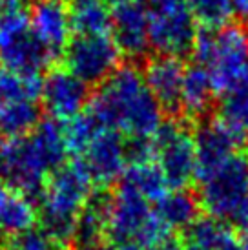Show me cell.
Instances as JSON below:
<instances>
[{
  "instance_id": "e575fe53",
  "label": "cell",
  "mask_w": 248,
  "mask_h": 250,
  "mask_svg": "<svg viewBox=\"0 0 248 250\" xmlns=\"http://www.w3.org/2000/svg\"><path fill=\"white\" fill-rule=\"evenodd\" d=\"M2 175H4V174H2V165H0V177H2Z\"/></svg>"
},
{
  "instance_id": "603a6c76",
  "label": "cell",
  "mask_w": 248,
  "mask_h": 250,
  "mask_svg": "<svg viewBox=\"0 0 248 250\" xmlns=\"http://www.w3.org/2000/svg\"><path fill=\"white\" fill-rule=\"evenodd\" d=\"M71 26L77 35H111V9L101 0H73Z\"/></svg>"
},
{
  "instance_id": "d590c367",
  "label": "cell",
  "mask_w": 248,
  "mask_h": 250,
  "mask_svg": "<svg viewBox=\"0 0 248 250\" xmlns=\"http://www.w3.org/2000/svg\"><path fill=\"white\" fill-rule=\"evenodd\" d=\"M247 152H248V135H247ZM247 155H248V153H247Z\"/></svg>"
},
{
  "instance_id": "e0dca14e",
  "label": "cell",
  "mask_w": 248,
  "mask_h": 250,
  "mask_svg": "<svg viewBox=\"0 0 248 250\" xmlns=\"http://www.w3.org/2000/svg\"><path fill=\"white\" fill-rule=\"evenodd\" d=\"M193 137H195V153H197L195 179L205 177L225 161L230 159L234 153H237V146L241 143V139H237L217 119L201 125Z\"/></svg>"
},
{
  "instance_id": "30bf717a",
  "label": "cell",
  "mask_w": 248,
  "mask_h": 250,
  "mask_svg": "<svg viewBox=\"0 0 248 250\" xmlns=\"http://www.w3.org/2000/svg\"><path fill=\"white\" fill-rule=\"evenodd\" d=\"M121 49L111 35H77L64 49L66 68L88 84H103L119 68Z\"/></svg>"
},
{
  "instance_id": "d4e9b609",
  "label": "cell",
  "mask_w": 248,
  "mask_h": 250,
  "mask_svg": "<svg viewBox=\"0 0 248 250\" xmlns=\"http://www.w3.org/2000/svg\"><path fill=\"white\" fill-rule=\"evenodd\" d=\"M217 121L237 139H247L248 135V91L232 93L219 99Z\"/></svg>"
},
{
  "instance_id": "d6a6232c",
  "label": "cell",
  "mask_w": 248,
  "mask_h": 250,
  "mask_svg": "<svg viewBox=\"0 0 248 250\" xmlns=\"http://www.w3.org/2000/svg\"><path fill=\"white\" fill-rule=\"evenodd\" d=\"M88 250H119L117 247H113V245H95V247H91V249Z\"/></svg>"
},
{
  "instance_id": "4316f807",
  "label": "cell",
  "mask_w": 248,
  "mask_h": 250,
  "mask_svg": "<svg viewBox=\"0 0 248 250\" xmlns=\"http://www.w3.org/2000/svg\"><path fill=\"white\" fill-rule=\"evenodd\" d=\"M4 250H59V243L44 229H31L21 236L7 239Z\"/></svg>"
},
{
  "instance_id": "52a82bcc",
  "label": "cell",
  "mask_w": 248,
  "mask_h": 250,
  "mask_svg": "<svg viewBox=\"0 0 248 250\" xmlns=\"http://www.w3.org/2000/svg\"><path fill=\"white\" fill-rule=\"evenodd\" d=\"M199 183V205L208 215L232 223L248 199V155L234 153Z\"/></svg>"
},
{
  "instance_id": "7a4b0ae2",
  "label": "cell",
  "mask_w": 248,
  "mask_h": 250,
  "mask_svg": "<svg viewBox=\"0 0 248 250\" xmlns=\"http://www.w3.org/2000/svg\"><path fill=\"white\" fill-rule=\"evenodd\" d=\"M68 148L64 125L55 119L41 121L26 135L4 139L0 145L2 174L9 185L26 194L41 192L44 183L57 168L64 165Z\"/></svg>"
},
{
  "instance_id": "44dd1931",
  "label": "cell",
  "mask_w": 248,
  "mask_h": 250,
  "mask_svg": "<svg viewBox=\"0 0 248 250\" xmlns=\"http://www.w3.org/2000/svg\"><path fill=\"white\" fill-rule=\"evenodd\" d=\"M153 207L168 232L188 230L199 217L201 208L199 199L186 188H170Z\"/></svg>"
},
{
  "instance_id": "4dcf8cb0",
  "label": "cell",
  "mask_w": 248,
  "mask_h": 250,
  "mask_svg": "<svg viewBox=\"0 0 248 250\" xmlns=\"http://www.w3.org/2000/svg\"><path fill=\"white\" fill-rule=\"evenodd\" d=\"M143 4L152 7H161V6H170V4H179L183 0H141Z\"/></svg>"
},
{
  "instance_id": "1f68e13d",
  "label": "cell",
  "mask_w": 248,
  "mask_h": 250,
  "mask_svg": "<svg viewBox=\"0 0 248 250\" xmlns=\"http://www.w3.org/2000/svg\"><path fill=\"white\" fill-rule=\"evenodd\" d=\"M239 250H248V227H243V232L239 236Z\"/></svg>"
},
{
  "instance_id": "5b68a950",
  "label": "cell",
  "mask_w": 248,
  "mask_h": 250,
  "mask_svg": "<svg viewBox=\"0 0 248 250\" xmlns=\"http://www.w3.org/2000/svg\"><path fill=\"white\" fill-rule=\"evenodd\" d=\"M170 232L153 203L117 187L106 203V236L119 250H152Z\"/></svg>"
},
{
  "instance_id": "ffe728a7",
  "label": "cell",
  "mask_w": 248,
  "mask_h": 250,
  "mask_svg": "<svg viewBox=\"0 0 248 250\" xmlns=\"http://www.w3.org/2000/svg\"><path fill=\"white\" fill-rule=\"evenodd\" d=\"M215 91L208 71L201 64L186 66L183 93H181V113L188 119H203L214 104Z\"/></svg>"
},
{
  "instance_id": "4fadbf2b",
  "label": "cell",
  "mask_w": 248,
  "mask_h": 250,
  "mask_svg": "<svg viewBox=\"0 0 248 250\" xmlns=\"http://www.w3.org/2000/svg\"><path fill=\"white\" fill-rule=\"evenodd\" d=\"M41 101L51 119L68 123L86 110L88 84L68 68H59L42 79Z\"/></svg>"
},
{
  "instance_id": "7402d4cb",
  "label": "cell",
  "mask_w": 248,
  "mask_h": 250,
  "mask_svg": "<svg viewBox=\"0 0 248 250\" xmlns=\"http://www.w3.org/2000/svg\"><path fill=\"white\" fill-rule=\"evenodd\" d=\"M186 245L188 250H239V236L227 221L207 215L186 230Z\"/></svg>"
},
{
  "instance_id": "f546056e",
  "label": "cell",
  "mask_w": 248,
  "mask_h": 250,
  "mask_svg": "<svg viewBox=\"0 0 248 250\" xmlns=\"http://www.w3.org/2000/svg\"><path fill=\"white\" fill-rule=\"evenodd\" d=\"M232 223H235V225H239V227H248V199L245 203H243V207L239 208V212L235 214V217H234V221Z\"/></svg>"
},
{
  "instance_id": "836d02e7",
  "label": "cell",
  "mask_w": 248,
  "mask_h": 250,
  "mask_svg": "<svg viewBox=\"0 0 248 250\" xmlns=\"http://www.w3.org/2000/svg\"><path fill=\"white\" fill-rule=\"evenodd\" d=\"M104 4H119V2H123V0H101Z\"/></svg>"
},
{
  "instance_id": "9c48e42d",
  "label": "cell",
  "mask_w": 248,
  "mask_h": 250,
  "mask_svg": "<svg viewBox=\"0 0 248 250\" xmlns=\"http://www.w3.org/2000/svg\"><path fill=\"white\" fill-rule=\"evenodd\" d=\"M153 159L170 188H186L197 174L195 137L179 121L163 123L152 139Z\"/></svg>"
},
{
  "instance_id": "cb8c5ba5",
  "label": "cell",
  "mask_w": 248,
  "mask_h": 250,
  "mask_svg": "<svg viewBox=\"0 0 248 250\" xmlns=\"http://www.w3.org/2000/svg\"><path fill=\"white\" fill-rule=\"evenodd\" d=\"M106 195H93L77 219L73 239L83 250L101 245V239L106 236Z\"/></svg>"
},
{
  "instance_id": "277c9868",
  "label": "cell",
  "mask_w": 248,
  "mask_h": 250,
  "mask_svg": "<svg viewBox=\"0 0 248 250\" xmlns=\"http://www.w3.org/2000/svg\"><path fill=\"white\" fill-rule=\"evenodd\" d=\"M93 185L88 170L75 159L57 168L41 188L42 225L57 243L73 237L77 219L93 197Z\"/></svg>"
},
{
  "instance_id": "9a60e30c",
  "label": "cell",
  "mask_w": 248,
  "mask_h": 250,
  "mask_svg": "<svg viewBox=\"0 0 248 250\" xmlns=\"http://www.w3.org/2000/svg\"><path fill=\"white\" fill-rule=\"evenodd\" d=\"M29 26L53 57L64 53L71 41V7L66 0H37L29 13Z\"/></svg>"
},
{
  "instance_id": "5bb4252c",
  "label": "cell",
  "mask_w": 248,
  "mask_h": 250,
  "mask_svg": "<svg viewBox=\"0 0 248 250\" xmlns=\"http://www.w3.org/2000/svg\"><path fill=\"white\" fill-rule=\"evenodd\" d=\"M111 39L121 53L141 59L150 49V11L141 0H123L111 9Z\"/></svg>"
},
{
  "instance_id": "83f0119b",
  "label": "cell",
  "mask_w": 248,
  "mask_h": 250,
  "mask_svg": "<svg viewBox=\"0 0 248 250\" xmlns=\"http://www.w3.org/2000/svg\"><path fill=\"white\" fill-rule=\"evenodd\" d=\"M152 250H188L185 247V243L181 241L179 237L172 236V234H168L165 239H161Z\"/></svg>"
},
{
  "instance_id": "f1b7e54d",
  "label": "cell",
  "mask_w": 248,
  "mask_h": 250,
  "mask_svg": "<svg viewBox=\"0 0 248 250\" xmlns=\"http://www.w3.org/2000/svg\"><path fill=\"white\" fill-rule=\"evenodd\" d=\"M232 6H234L235 17L248 22V0H232Z\"/></svg>"
},
{
  "instance_id": "6da1fadb",
  "label": "cell",
  "mask_w": 248,
  "mask_h": 250,
  "mask_svg": "<svg viewBox=\"0 0 248 250\" xmlns=\"http://www.w3.org/2000/svg\"><path fill=\"white\" fill-rule=\"evenodd\" d=\"M86 111L103 128L121 133L128 143L152 141L165 123L163 108L135 66H119L99 86Z\"/></svg>"
},
{
  "instance_id": "7c38bea8",
  "label": "cell",
  "mask_w": 248,
  "mask_h": 250,
  "mask_svg": "<svg viewBox=\"0 0 248 250\" xmlns=\"http://www.w3.org/2000/svg\"><path fill=\"white\" fill-rule=\"evenodd\" d=\"M77 159L84 165L95 185L106 187L121 179L130 163L128 141L121 133L103 128Z\"/></svg>"
},
{
  "instance_id": "2e32d148",
  "label": "cell",
  "mask_w": 248,
  "mask_h": 250,
  "mask_svg": "<svg viewBox=\"0 0 248 250\" xmlns=\"http://www.w3.org/2000/svg\"><path fill=\"white\" fill-rule=\"evenodd\" d=\"M186 66L179 57L155 55L145 66V81L163 110L175 113L181 110V93Z\"/></svg>"
},
{
  "instance_id": "ba28073f",
  "label": "cell",
  "mask_w": 248,
  "mask_h": 250,
  "mask_svg": "<svg viewBox=\"0 0 248 250\" xmlns=\"http://www.w3.org/2000/svg\"><path fill=\"white\" fill-rule=\"evenodd\" d=\"M42 79L0 71V137L26 135L41 123Z\"/></svg>"
},
{
  "instance_id": "8fae6325",
  "label": "cell",
  "mask_w": 248,
  "mask_h": 250,
  "mask_svg": "<svg viewBox=\"0 0 248 250\" xmlns=\"http://www.w3.org/2000/svg\"><path fill=\"white\" fill-rule=\"evenodd\" d=\"M197 35V22L183 2L153 7L150 11V48L157 55L181 59L192 53Z\"/></svg>"
},
{
  "instance_id": "d6986e66",
  "label": "cell",
  "mask_w": 248,
  "mask_h": 250,
  "mask_svg": "<svg viewBox=\"0 0 248 250\" xmlns=\"http://www.w3.org/2000/svg\"><path fill=\"white\" fill-rule=\"evenodd\" d=\"M119 187L150 203H157L170 190L163 170L153 157L131 159L119 179Z\"/></svg>"
},
{
  "instance_id": "3957f363",
  "label": "cell",
  "mask_w": 248,
  "mask_h": 250,
  "mask_svg": "<svg viewBox=\"0 0 248 250\" xmlns=\"http://www.w3.org/2000/svg\"><path fill=\"white\" fill-rule=\"evenodd\" d=\"M192 53L208 71L217 99L248 91V31L243 26L199 31Z\"/></svg>"
},
{
  "instance_id": "8d00e7d4",
  "label": "cell",
  "mask_w": 248,
  "mask_h": 250,
  "mask_svg": "<svg viewBox=\"0 0 248 250\" xmlns=\"http://www.w3.org/2000/svg\"><path fill=\"white\" fill-rule=\"evenodd\" d=\"M35 2H37V0H35Z\"/></svg>"
},
{
  "instance_id": "8992f818",
  "label": "cell",
  "mask_w": 248,
  "mask_h": 250,
  "mask_svg": "<svg viewBox=\"0 0 248 250\" xmlns=\"http://www.w3.org/2000/svg\"><path fill=\"white\" fill-rule=\"evenodd\" d=\"M53 59L33 33L21 0L9 2L0 11V62L19 75L42 77Z\"/></svg>"
},
{
  "instance_id": "ac0fdd59",
  "label": "cell",
  "mask_w": 248,
  "mask_h": 250,
  "mask_svg": "<svg viewBox=\"0 0 248 250\" xmlns=\"http://www.w3.org/2000/svg\"><path fill=\"white\" fill-rule=\"evenodd\" d=\"M39 210L31 195L24 190L7 185L0 187V236L11 239L35 229Z\"/></svg>"
},
{
  "instance_id": "484cf974",
  "label": "cell",
  "mask_w": 248,
  "mask_h": 250,
  "mask_svg": "<svg viewBox=\"0 0 248 250\" xmlns=\"http://www.w3.org/2000/svg\"><path fill=\"white\" fill-rule=\"evenodd\" d=\"M186 7L205 29L225 28L234 17L232 0H186Z\"/></svg>"
}]
</instances>
